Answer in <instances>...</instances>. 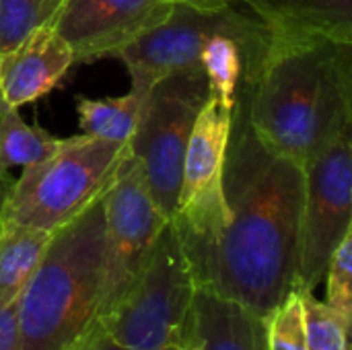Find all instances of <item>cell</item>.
<instances>
[{
  "mask_svg": "<svg viewBox=\"0 0 352 350\" xmlns=\"http://www.w3.org/2000/svg\"><path fill=\"white\" fill-rule=\"evenodd\" d=\"M352 128L344 130L305 167L295 287L314 291L332 252L352 231Z\"/></svg>",
  "mask_w": 352,
  "mask_h": 350,
  "instance_id": "9c48e42d",
  "label": "cell"
},
{
  "mask_svg": "<svg viewBox=\"0 0 352 350\" xmlns=\"http://www.w3.org/2000/svg\"><path fill=\"white\" fill-rule=\"evenodd\" d=\"M229 221L204 245L184 248L196 291L237 303L258 318L295 287L305 171L252 128L237 95L225 157Z\"/></svg>",
  "mask_w": 352,
  "mask_h": 350,
  "instance_id": "6da1fadb",
  "label": "cell"
},
{
  "mask_svg": "<svg viewBox=\"0 0 352 350\" xmlns=\"http://www.w3.org/2000/svg\"><path fill=\"white\" fill-rule=\"evenodd\" d=\"M105 274L103 194L54 231L16 301L23 350H68L99 322Z\"/></svg>",
  "mask_w": 352,
  "mask_h": 350,
  "instance_id": "3957f363",
  "label": "cell"
},
{
  "mask_svg": "<svg viewBox=\"0 0 352 350\" xmlns=\"http://www.w3.org/2000/svg\"><path fill=\"white\" fill-rule=\"evenodd\" d=\"M54 138L39 126H29L19 116L16 107H4L0 113V169L29 167L43 161L58 146Z\"/></svg>",
  "mask_w": 352,
  "mask_h": 350,
  "instance_id": "ac0fdd59",
  "label": "cell"
},
{
  "mask_svg": "<svg viewBox=\"0 0 352 350\" xmlns=\"http://www.w3.org/2000/svg\"><path fill=\"white\" fill-rule=\"evenodd\" d=\"M144 95L146 93H140L130 87V91L120 97H76V113L82 134L128 144L136 130Z\"/></svg>",
  "mask_w": 352,
  "mask_h": 350,
  "instance_id": "e0dca14e",
  "label": "cell"
},
{
  "mask_svg": "<svg viewBox=\"0 0 352 350\" xmlns=\"http://www.w3.org/2000/svg\"><path fill=\"white\" fill-rule=\"evenodd\" d=\"M128 144L89 134L60 138L43 161L23 167L2 206V223L54 233L111 184Z\"/></svg>",
  "mask_w": 352,
  "mask_h": 350,
  "instance_id": "277c9868",
  "label": "cell"
},
{
  "mask_svg": "<svg viewBox=\"0 0 352 350\" xmlns=\"http://www.w3.org/2000/svg\"><path fill=\"white\" fill-rule=\"evenodd\" d=\"M54 233L0 225V307L19 301Z\"/></svg>",
  "mask_w": 352,
  "mask_h": 350,
  "instance_id": "2e32d148",
  "label": "cell"
},
{
  "mask_svg": "<svg viewBox=\"0 0 352 350\" xmlns=\"http://www.w3.org/2000/svg\"><path fill=\"white\" fill-rule=\"evenodd\" d=\"M326 305L352 324V231L332 252L326 272Z\"/></svg>",
  "mask_w": 352,
  "mask_h": 350,
  "instance_id": "7402d4cb",
  "label": "cell"
},
{
  "mask_svg": "<svg viewBox=\"0 0 352 350\" xmlns=\"http://www.w3.org/2000/svg\"><path fill=\"white\" fill-rule=\"evenodd\" d=\"M229 33L237 37L252 58H264L268 45L266 25L252 12H241L235 4L200 10L175 2L169 17L126 45L120 58L130 74V87L148 93V89L171 74H204L200 56L208 37Z\"/></svg>",
  "mask_w": 352,
  "mask_h": 350,
  "instance_id": "8992f818",
  "label": "cell"
},
{
  "mask_svg": "<svg viewBox=\"0 0 352 350\" xmlns=\"http://www.w3.org/2000/svg\"><path fill=\"white\" fill-rule=\"evenodd\" d=\"M233 111L223 109L210 95L202 105L184 157L177 208L171 219L182 248L210 243L227 225L225 157Z\"/></svg>",
  "mask_w": 352,
  "mask_h": 350,
  "instance_id": "30bf717a",
  "label": "cell"
},
{
  "mask_svg": "<svg viewBox=\"0 0 352 350\" xmlns=\"http://www.w3.org/2000/svg\"><path fill=\"white\" fill-rule=\"evenodd\" d=\"M301 289L307 322V350H351V326L336 311H332L324 301H320L314 291Z\"/></svg>",
  "mask_w": 352,
  "mask_h": 350,
  "instance_id": "44dd1931",
  "label": "cell"
},
{
  "mask_svg": "<svg viewBox=\"0 0 352 350\" xmlns=\"http://www.w3.org/2000/svg\"><path fill=\"white\" fill-rule=\"evenodd\" d=\"M260 320L264 328V350H307L305 305L299 287H293Z\"/></svg>",
  "mask_w": 352,
  "mask_h": 350,
  "instance_id": "d6986e66",
  "label": "cell"
},
{
  "mask_svg": "<svg viewBox=\"0 0 352 350\" xmlns=\"http://www.w3.org/2000/svg\"><path fill=\"white\" fill-rule=\"evenodd\" d=\"M256 134L305 167L352 128V43L324 35H270L256 74L241 76Z\"/></svg>",
  "mask_w": 352,
  "mask_h": 350,
  "instance_id": "7a4b0ae2",
  "label": "cell"
},
{
  "mask_svg": "<svg viewBox=\"0 0 352 350\" xmlns=\"http://www.w3.org/2000/svg\"><path fill=\"white\" fill-rule=\"evenodd\" d=\"M196 285L169 221L136 285L101 324L126 350H196Z\"/></svg>",
  "mask_w": 352,
  "mask_h": 350,
  "instance_id": "5b68a950",
  "label": "cell"
},
{
  "mask_svg": "<svg viewBox=\"0 0 352 350\" xmlns=\"http://www.w3.org/2000/svg\"><path fill=\"white\" fill-rule=\"evenodd\" d=\"M68 350H126L120 347L105 330L101 322H97L82 338H78Z\"/></svg>",
  "mask_w": 352,
  "mask_h": 350,
  "instance_id": "cb8c5ba5",
  "label": "cell"
},
{
  "mask_svg": "<svg viewBox=\"0 0 352 350\" xmlns=\"http://www.w3.org/2000/svg\"><path fill=\"white\" fill-rule=\"evenodd\" d=\"M103 206L105 274L99 322L105 320L136 285L161 231L169 223L153 202L130 151H126L111 184L103 192Z\"/></svg>",
  "mask_w": 352,
  "mask_h": 350,
  "instance_id": "ba28073f",
  "label": "cell"
},
{
  "mask_svg": "<svg viewBox=\"0 0 352 350\" xmlns=\"http://www.w3.org/2000/svg\"><path fill=\"white\" fill-rule=\"evenodd\" d=\"M196 350H264L262 320L250 309L196 291Z\"/></svg>",
  "mask_w": 352,
  "mask_h": 350,
  "instance_id": "5bb4252c",
  "label": "cell"
},
{
  "mask_svg": "<svg viewBox=\"0 0 352 350\" xmlns=\"http://www.w3.org/2000/svg\"><path fill=\"white\" fill-rule=\"evenodd\" d=\"M268 35H324L352 43V0H239Z\"/></svg>",
  "mask_w": 352,
  "mask_h": 350,
  "instance_id": "4fadbf2b",
  "label": "cell"
},
{
  "mask_svg": "<svg viewBox=\"0 0 352 350\" xmlns=\"http://www.w3.org/2000/svg\"><path fill=\"white\" fill-rule=\"evenodd\" d=\"M179 4H188L192 8H200V10H217V8H223V6H229V4H235L239 0H175Z\"/></svg>",
  "mask_w": 352,
  "mask_h": 350,
  "instance_id": "d4e9b609",
  "label": "cell"
},
{
  "mask_svg": "<svg viewBox=\"0 0 352 350\" xmlns=\"http://www.w3.org/2000/svg\"><path fill=\"white\" fill-rule=\"evenodd\" d=\"M200 64L208 83V95L223 109L233 111L241 76L252 78L260 66V60L252 58L237 37L217 33L204 43Z\"/></svg>",
  "mask_w": 352,
  "mask_h": 350,
  "instance_id": "9a60e30c",
  "label": "cell"
},
{
  "mask_svg": "<svg viewBox=\"0 0 352 350\" xmlns=\"http://www.w3.org/2000/svg\"><path fill=\"white\" fill-rule=\"evenodd\" d=\"M175 0H62L52 27L76 62L116 58L134 39L163 23Z\"/></svg>",
  "mask_w": 352,
  "mask_h": 350,
  "instance_id": "8fae6325",
  "label": "cell"
},
{
  "mask_svg": "<svg viewBox=\"0 0 352 350\" xmlns=\"http://www.w3.org/2000/svg\"><path fill=\"white\" fill-rule=\"evenodd\" d=\"M12 182H14V179L10 177V173L0 169V225H2V206H4V200H6V196H8V190H10Z\"/></svg>",
  "mask_w": 352,
  "mask_h": 350,
  "instance_id": "484cf974",
  "label": "cell"
},
{
  "mask_svg": "<svg viewBox=\"0 0 352 350\" xmlns=\"http://www.w3.org/2000/svg\"><path fill=\"white\" fill-rule=\"evenodd\" d=\"M62 0H0V54L39 27L52 25Z\"/></svg>",
  "mask_w": 352,
  "mask_h": 350,
  "instance_id": "ffe728a7",
  "label": "cell"
},
{
  "mask_svg": "<svg viewBox=\"0 0 352 350\" xmlns=\"http://www.w3.org/2000/svg\"><path fill=\"white\" fill-rule=\"evenodd\" d=\"M74 54L52 25L39 27L12 50L0 54V93L8 107H21L50 93L68 68Z\"/></svg>",
  "mask_w": 352,
  "mask_h": 350,
  "instance_id": "7c38bea8",
  "label": "cell"
},
{
  "mask_svg": "<svg viewBox=\"0 0 352 350\" xmlns=\"http://www.w3.org/2000/svg\"><path fill=\"white\" fill-rule=\"evenodd\" d=\"M4 107H6V103H4V99H2V93H0V113L4 111Z\"/></svg>",
  "mask_w": 352,
  "mask_h": 350,
  "instance_id": "4316f807",
  "label": "cell"
},
{
  "mask_svg": "<svg viewBox=\"0 0 352 350\" xmlns=\"http://www.w3.org/2000/svg\"><path fill=\"white\" fill-rule=\"evenodd\" d=\"M206 99L204 74L161 78L144 95L136 130L128 142L153 202L169 221L177 208L186 146Z\"/></svg>",
  "mask_w": 352,
  "mask_h": 350,
  "instance_id": "52a82bcc",
  "label": "cell"
},
{
  "mask_svg": "<svg viewBox=\"0 0 352 350\" xmlns=\"http://www.w3.org/2000/svg\"><path fill=\"white\" fill-rule=\"evenodd\" d=\"M0 350H23L21 332H19L16 301L0 307Z\"/></svg>",
  "mask_w": 352,
  "mask_h": 350,
  "instance_id": "603a6c76",
  "label": "cell"
}]
</instances>
